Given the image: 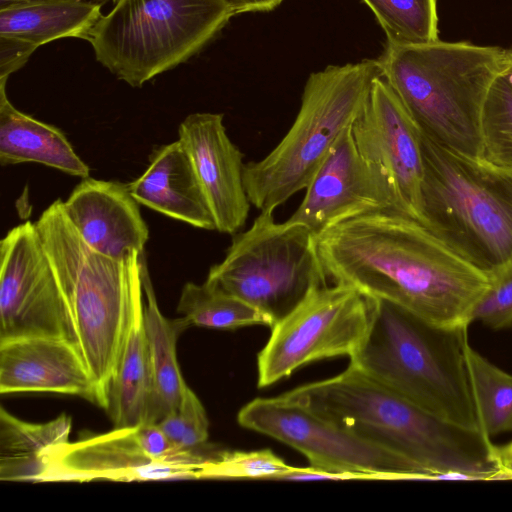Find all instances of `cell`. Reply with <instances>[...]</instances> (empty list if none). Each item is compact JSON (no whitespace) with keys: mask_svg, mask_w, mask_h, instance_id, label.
I'll list each match as a JSON object with an SVG mask.
<instances>
[{"mask_svg":"<svg viewBox=\"0 0 512 512\" xmlns=\"http://www.w3.org/2000/svg\"><path fill=\"white\" fill-rule=\"evenodd\" d=\"M327 278L444 328H468L490 279L415 219L393 209L316 235Z\"/></svg>","mask_w":512,"mask_h":512,"instance_id":"obj_1","label":"cell"},{"mask_svg":"<svg viewBox=\"0 0 512 512\" xmlns=\"http://www.w3.org/2000/svg\"><path fill=\"white\" fill-rule=\"evenodd\" d=\"M413 462L433 480H495L497 446L481 430L422 409L357 367L281 394Z\"/></svg>","mask_w":512,"mask_h":512,"instance_id":"obj_2","label":"cell"},{"mask_svg":"<svg viewBox=\"0 0 512 512\" xmlns=\"http://www.w3.org/2000/svg\"><path fill=\"white\" fill-rule=\"evenodd\" d=\"M507 49L470 42H387L379 60L390 85L418 128L458 153L482 157L481 114Z\"/></svg>","mask_w":512,"mask_h":512,"instance_id":"obj_3","label":"cell"},{"mask_svg":"<svg viewBox=\"0 0 512 512\" xmlns=\"http://www.w3.org/2000/svg\"><path fill=\"white\" fill-rule=\"evenodd\" d=\"M78 336L81 354L97 384L102 408L123 346L133 307L143 296L142 254L112 259L91 249L54 201L35 222Z\"/></svg>","mask_w":512,"mask_h":512,"instance_id":"obj_4","label":"cell"},{"mask_svg":"<svg viewBox=\"0 0 512 512\" xmlns=\"http://www.w3.org/2000/svg\"><path fill=\"white\" fill-rule=\"evenodd\" d=\"M373 299L368 331L349 364L433 415L479 429L465 362L467 328L440 327Z\"/></svg>","mask_w":512,"mask_h":512,"instance_id":"obj_5","label":"cell"},{"mask_svg":"<svg viewBox=\"0 0 512 512\" xmlns=\"http://www.w3.org/2000/svg\"><path fill=\"white\" fill-rule=\"evenodd\" d=\"M419 134L420 223L490 279L512 264V170Z\"/></svg>","mask_w":512,"mask_h":512,"instance_id":"obj_6","label":"cell"},{"mask_svg":"<svg viewBox=\"0 0 512 512\" xmlns=\"http://www.w3.org/2000/svg\"><path fill=\"white\" fill-rule=\"evenodd\" d=\"M381 76L379 60L369 59L328 66L309 76L300 109L285 136L264 158L245 164V189L255 208L274 211L306 189Z\"/></svg>","mask_w":512,"mask_h":512,"instance_id":"obj_7","label":"cell"},{"mask_svg":"<svg viewBox=\"0 0 512 512\" xmlns=\"http://www.w3.org/2000/svg\"><path fill=\"white\" fill-rule=\"evenodd\" d=\"M234 15L223 0H117L89 42L99 63L139 88L198 53Z\"/></svg>","mask_w":512,"mask_h":512,"instance_id":"obj_8","label":"cell"},{"mask_svg":"<svg viewBox=\"0 0 512 512\" xmlns=\"http://www.w3.org/2000/svg\"><path fill=\"white\" fill-rule=\"evenodd\" d=\"M206 279L261 312L271 327L328 285L316 234L300 224L277 223L273 211L260 212L233 237Z\"/></svg>","mask_w":512,"mask_h":512,"instance_id":"obj_9","label":"cell"},{"mask_svg":"<svg viewBox=\"0 0 512 512\" xmlns=\"http://www.w3.org/2000/svg\"><path fill=\"white\" fill-rule=\"evenodd\" d=\"M238 423L301 452L322 480H433L408 459L371 443L282 395L255 398Z\"/></svg>","mask_w":512,"mask_h":512,"instance_id":"obj_10","label":"cell"},{"mask_svg":"<svg viewBox=\"0 0 512 512\" xmlns=\"http://www.w3.org/2000/svg\"><path fill=\"white\" fill-rule=\"evenodd\" d=\"M373 303L372 297L349 285L312 291L271 327L257 356L258 387H268L314 361L353 356L368 331Z\"/></svg>","mask_w":512,"mask_h":512,"instance_id":"obj_11","label":"cell"},{"mask_svg":"<svg viewBox=\"0 0 512 512\" xmlns=\"http://www.w3.org/2000/svg\"><path fill=\"white\" fill-rule=\"evenodd\" d=\"M33 337L62 339L79 348L69 308L36 225L26 221L0 242V343Z\"/></svg>","mask_w":512,"mask_h":512,"instance_id":"obj_12","label":"cell"},{"mask_svg":"<svg viewBox=\"0 0 512 512\" xmlns=\"http://www.w3.org/2000/svg\"><path fill=\"white\" fill-rule=\"evenodd\" d=\"M211 455L184 450L169 459H155L141 446L136 426L59 444L43 456L40 482H120L196 479Z\"/></svg>","mask_w":512,"mask_h":512,"instance_id":"obj_13","label":"cell"},{"mask_svg":"<svg viewBox=\"0 0 512 512\" xmlns=\"http://www.w3.org/2000/svg\"><path fill=\"white\" fill-rule=\"evenodd\" d=\"M305 190L286 222L306 226L316 235L363 214L399 211L387 178L359 152L352 126L341 134Z\"/></svg>","mask_w":512,"mask_h":512,"instance_id":"obj_14","label":"cell"},{"mask_svg":"<svg viewBox=\"0 0 512 512\" xmlns=\"http://www.w3.org/2000/svg\"><path fill=\"white\" fill-rule=\"evenodd\" d=\"M352 133L361 155L390 183L398 210L420 222L423 159L419 128L382 76L375 79Z\"/></svg>","mask_w":512,"mask_h":512,"instance_id":"obj_15","label":"cell"},{"mask_svg":"<svg viewBox=\"0 0 512 512\" xmlns=\"http://www.w3.org/2000/svg\"><path fill=\"white\" fill-rule=\"evenodd\" d=\"M223 114L198 112L179 125L187 152L212 213L215 230L234 234L245 224L250 201L244 184V155L229 138Z\"/></svg>","mask_w":512,"mask_h":512,"instance_id":"obj_16","label":"cell"},{"mask_svg":"<svg viewBox=\"0 0 512 512\" xmlns=\"http://www.w3.org/2000/svg\"><path fill=\"white\" fill-rule=\"evenodd\" d=\"M31 392L79 396L102 407L80 349L62 339L33 337L0 343V393Z\"/></svg>","mask_w":512,"mask_h":512,"instance_id":"obj_17","label":"cell"},{"mask_svg":"<svg viewBox=\"0 0 512 512\" xmlns=\"http://www.w3.org/2000/svg\"><path fill=\"white\" fill-rule=\"evenodd\" d=\"M63 208L81 239L99 254L120 260L145 252L149 229L127 184L82 178Z\"/></svg>","mask_w":512,"mask_h":512,"instance_id":"obj_18","label":"cell"},{"mask_svg":"<svg viewBox=\"0 0 512 512\" xmlns=\"http://www.w3.org/2000/svg\"><path fill=\"white\" fill-rule=\"evenodd\" d=\"M127 187L139 204L196 228L215 230L194 167L179 140L154 149L146 170Z\"/></svg>","mask_w":512,"mask_h":512,"instance_id":"obj_19","label":"cell"},{"mask_svg":"<svg viewBox=\"0 0 512 512\" xmlns=\"http://www.w3.org/2000/svg\"><path fill=\"white\" fill-rule=\"evenodd\" d=\"M106 410L117 428L155 423V388L144 326L143 296L135 303L127 323Z\"/></svg>","mask_w":512,"mask_h":512,"instance_id":"obj_20","label":"cell"},{"mask_svg":"<svg viewBox=\"0 0 512 512\" xmlns=\"http://www.w3.org/2000/svg\"><path fill=\"white\" fill-rule=\"evenodd\" d=\"M0 81V164L38 163L86 178L90 168L57 127L16 109Z\"/></svg>","mask_w":512,"mask_h":512,"instance_id":"obj_21","label":"cell"},{"mask_svg":"<svg viewBox=\"0 0 512 512\" xmlns=\"http://www.w3.org/2000/svg\"><path fill=\"white\" fill-rule=\"evenodd\" d=\"M141 269L143 318L155 388L154 421L158 423L169 412L180 409L187 385L178 365L176 343L179 335L190 324L184 317L169 319L160 311L148 272L145 253L141 257Z\"/></svg>","mask_w":512,"mask_h":512,"instance_id":"obj_22","label":"cell"},{"mask_svg":"<svg viewBox=\"0 0 512 512\" xmlns=\"http://www.w3.org/2000/svg\"><path fill=\"white\" fill-rule=\"evenodd\" d=\"M103 5L85 0H48L0 9V35L39 47L75 37L89 41Z\"/></svg>","mask_w":512,"mask_h":512,"instance_id":"obj_23","label":"cell"},{"mask_svg":"<svg viewBox=\"0 0 512 512\" xmlns=\"http://www.w3.org/2000/svg\"><path fill=\"white\" fill-rule=\"evenodd\" d=\"M72 419L65 413L44 423L21 420L0 409V479L40 482L44 453L69 442Z\"/></svg>","mask_w":512,"mask_h":512,"instance_id":"obj_24","label":"cell"},{"mask_svg":"<svg viewBox=\"0 0 512 512\" xmlns=\"http://www.w3.org/2000/svg\"><path fill=\"white\" fill-rule=\"evenodd\" d=\"M467 377L478 427L488 438L512 432V374L465 345Z\"/></svg>","mask_w":512,"mask_h":512,"instance_id":"obj_25","label":"cell"},{"mask_svg":"<svg viewBox=\"0 0 512 512\" xmlns=\"http://www.w3.org/2000/svg\"><path fill=\"white\" fill-rule=\"evenodd\" d=\"M177 312L190 326L221 330L250 325L271 327L265 315L207 279L202 284L187 282L183 286Z\"/></svg>","mask_w":512,"mask_h":512,"instance_id":"obj_26","label":"cell"},{"mask_svg":"<svg viewBox=\"0 0 512 512\" xmlns=\"http://www.w3.org/2000/svg\"><path fill=\"white\" fill-rule=\"evenodd\" d=\"M374 12L387 42L426 44L439 40L436 0H363Z\"/></svg>","mask_w":512,"mask_h":512,"instance_id":"obj_27","label":"cell"},{"mask_svg":"<svg viewBox=\"0 0 512 512\" xmlns=\"http://www.w3.org/2000/svg\"><path fill=\"white\" fill-rule=\"evenodd\" d=\"M482 158L512 170V87L498 76L492 83L481 114Z\"/></svg>","mask_w":512,"mask_h":512,"instance_id":"obj_28","label":"cell"},{"mask_svg":"<svg viewBox=\"0 0 512 512\" xmlns=\"http://www.w3.org/2000/svg\"><path fill=\"white\" fill-rule=\"evenodd\" d=\"M294 466L269 449L221 451L205 460L196 479L261 478L281 480Z\"/></svg>","mask_w":512,"mask_h":512,"instance_id":"obj_29","label":"cell"},{"mask_svg":"<svg viewBox=\"0 0 512 512\" xmlns=\"http://www.w3.org/2000/svg\"><path fill=\"white\" fill-rule=\"evenodd\" d=\"M474 321L493 330L512 327V264L490 278L489 287L474 309Z\"/></svg>","mask_w":512,"mask_h":512,"instance_id":"obj_30","label":"cell"},{"mask_svg":"<svg viewBox=\"0 0 512 512\" xmlns=\"http://www.w3.org/2000/svg\"><path fill=\"white\" fill-rule=\"evenodd\" d=\"M179 410L185 428L182 449L195 450L208 439L209 421L202 403L188 386L183 393Z\"/></svg>","mask_w":512,"mask_h":512,"instance_id":"obj_31","label":"cell"},{"mask_svg":"<svg viewBox=\"0 0 512 512\" xmlns=\"http://www.w3.org/2000/svg\"><path fill=\"white\" fill-rule=\"evenodd\" d=\"M38 47L13 36L0 35V81L20 69Z\"/></svg>","mask_w":512,"mask_h":512,"instance_id":"obj_32","label":"cell"},{"mask_svg":"<svg viewBox=\"0 0 512 512\" xmlns=\"http://www.w3.org/2000/svg\"><path fill=\"white\" fill-rule=\"evenodd\" d=\"M157 424L172 445L177 449H182V440L185 428L180 410L169 412L161 418Z\"/></svg>","mask_w":512,"mask_h":512,"instance_id":"obj_33","label":"cell"},{"mask_svg":"<svg viewBox=\"0 0 512 512\" xmlns=\"http://www.w3.org/2000/svg\"><path fill=\"white\" fill-rule=\"evenodd\" d=\"M234 12L270 11L276 8L283 0H223Z\"/></svg>","mask_w":512,"mask_h":512,"instance_id":"obj_34","label":"cell"},{"mask_svg":"<svg viewBox=\"0 0 512 512\" xmlns=\"http://www.w3.org/2000/svg\"><path fill=\"white\" fill-rule=\"evenodd\" d=\"M497 459L500 471L496 480H512V441L497 446Z\"/></svg>","mask_w":512,"mask_h":512,"instance_id":"obj_35","label":"cell"},{"mask_svg":"<svg viewBox=\"0 0 512 512\" xmlns=\"http://www.w3.org/2000/svg\"><path fill=\"white\" fill-rule=\"evenodd\" d=\"M40 1H48V0H0V9L27 4V3H33V2H40ZM90 1L94 3H98L101 5H104L108 0H85Z\"/></svg>","mask_w":512,"mask_h":512,"instance_id":"obj_36","label":"cell"},{"mask_svg":"<svg viewBox=\"0 0 512 512\" xmlns=\"http://www.w3.org/2000/svg\"><path fill=\"white\" fill-rule=\"evenodd\" d=\"M500 76L512 87V49H507L504 68Z\"/></svg>","mask_w":512,"mask_h":512,"instance_id":"obj_37","label":"cell"},{"mask_svg":"<svg viewBox=\"0 0 512 512\" xmlns=\"http://www.w3.org/2000/svg\"><path fill=\"white\" fill-rule=\"evenodd\" d=\"M114 3L117 1V0H112Z\"/></svg>","mask_w":512,"mask_h":512,"instance_id":"obj_38","label":"cell"}]
</instances>
